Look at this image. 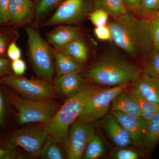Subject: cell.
Here are the masks:
<instances>
[{"label": "cell", "mask_w": 159, "mask_h": 159, "mask_svg": "<svg viewBox=\"0 0 159 159\" xmlns=\"http://www.w3.org/2000/svg\"><path fill=\"white\" fill-rule=\"evenodd\" d=\"M11 65L9 60L0 57V79L10 75L11 70Z\"/></svg>", "instance_id": "cell-34"}, {"label": "cell", "mask_w": 159, "mask_h": 159, "mask_svg": "<svg viewBox=\"0 0 159 159\" xmlns=\"http://www.w3.org/2000/svg\"><path fill=\"white\" fill-rule=\"evenodd\" d=\"M142 74L141 69L122 55L108 51L86 71L85 77L96 84L115 87L136 81Z\"/></svg>", "instance_id": "cell-2"}, {"label": "cell", "mask_w": 159, "mask_h": 159, "mask_svg": "<svg viewBox=\"0 0 159 159\" xmlns=\"http://www.w3.org/2000/svg\"><path fill=\"white\" fill-rule=\"evenodd\" d=\"M14 152L11 150H5L0 149V159L10 158L14 157Z\"/></svg>", "instance_id": "cell-39"}, {"label": "cell", "mask_w": 159, "mask_h": 159, "mask_svg": "<svg viewBox=\"0 0 159 159\" xmlns=\"http://www.w3.org/2000/svg\"><path fill=\"white\" fill-rule=\"evenodd\" d=\"M7 56L11 61L20 59L22 56L21 51L16 43L13 42L8 46L7 50Z\"/></svg>", "instance_id": "cell-32"}, {"label": "cell", "mask_w": 159, "mask_h": 159, "mask_svg": "<svg viewBox=\"0 0 159 159\" xmlns=\"http://www.w3.org/2000/svg\"><path fill=\"white\" fill-rule=\"evenodd\" d=\"M8 39L5 34H0V57H3L7 52Z\"/></svg>", "instance_id": "cell-36"}, {"label": "cell", "mask_w": 159, "mask_h": 159, "mask_svg": "<svg viewBox=\"0 0 159 159\" xmlns=\"http://www.w3.org/2000/svg\"><path fill=\"white\" fill-rule=\"evenodd\" d=\"M48 134L43 128L28 127L15 132L7 140L10 150L21 147L33 157H39Z\"/></svg>", "instance_id": "cell-9"}, {"label": "cell", "mask_w": 159, "mask_h": 159, "mask_svg": "<svg viewBox=\"0 0 159 159\" xmlns=\"http://www.w3.org/2000/svg\"><path fill=\"white\" fill-rule=\"evenodd\" d=\"M112 40L131 57L148 56L154 48L151 20L126 14L108 25Z\"/></svg>", "instance_id": "cell-1"}, {"label": "cell", "mask_w": 159, "mask_h": 159, "mask_svg": "<svg viewBox=\"0 0 159 159\" xmlns=\"http://www.w3.org/2000/svg\"><path fill=\"white\" fill-rule=\"evenodd\" d=\"M9 0H0V24L6 25L9 22Z\"/></svg>", "instance_id": "cell-30"}, {"label": "cell", "mask_w": 159, "mask_h": 159, "mask_svg": "<svg viewBox=\"0 0 159 159\" xmlns=\"http://www.w3.org/2000/svg\"><path fill=\"white\" fill-rule=\"evenodd\" d=\"M56 77L70 73H79L84 69L83 64L53 49Z\"/></svg>", "instance_id": "cell-18"}, {"label": "cell", "mask_w": 159, "mask_h": 159, "mask_svg": "<svg viewBox=\"0 0 159 159\" xmlns=\"http://www.w3.org/2000/svg\"><path fill=\"white\" fill-rule=\"evenodd\" d=\"M5 104L2 95L0 92V125L2 126L5 121Z\"/></svg>", "instance_id": "cell-37"}, {"label": "cell", "mask_w": 159, "mask_h": 159, "mask_svg": "<svg viewBox=\"0 0 159 159\" xmlns=\"http://www.w3.org/2000/svg\"><path fill=\"white\" fill-rule=\"evenodd\" d=\"M136 99L142 112V116L148 121L159 111V105H156L144 98L134 87L129 91Z\"/></svg>", "instance_id": "cell-22"}, {"label": "cell", "mask_w": 159, "mask_h": 159, "mask_svg": "<svg viewBox=\"0 0 159 159\" xmlns=\"http://www.w3.org/2000/svg\"><path fill=\"white\" fill-rule=\"evenodd\" d=\"M157 47V48H159V47Z\"/></svg>", "instance_id": "cell-41"}, {"label": "cell", "mask_w": 159, "mask_h": 159, "mask_svg": "<svg viewBox=\"0 0 159 159\" xmlns=\"http://www.w3.org/2000/svg\"><path fill=\"white\" fill-rule=\"evenodd\" d=\"M151 29L154 47H159V20H151Z\"/></svg>", "instance_id": "cell-35"}, {"label": "cell", "mask_w": 159, "mask_h": 159, "mask_svg": "<svg viewBox=\"0 0 159 159\" xmlns=\"http://www.w3.org/2000/svg\"><path fill=\"white\" fill-rule=\"evenodd\" d=\"M102 125L110 139L117 147L129 146L133 143L128 132L112 114L104 118Z\"/></svg>", "instance_id": "cell-12"}, {"label": "cell", "mask_w": 159, "mask_h": 159, "mask_svg": "<svg viewBox=\"0 0 159 159\" xmlns=\"http://www.w3.org/2000/svg\"><path fill=\"white\" fill-rule=\"evenodd\" d=\"M1 83L13 89L20 96L34 100H55L57 95L50 81L41 79H29L22 76L9 75L0 80Z\"/></svg>", "instance_id": "cell-6"}, {"label": "cell", "mask_w": 159, "mask_h": 159, "mask_svg": "<svg viewBox=\"0 0 159 159\" xmlns=\"http://www.w3.org/2000/svg\"><path fill=\"white\" fill-rule=\"evenodd\" d=\"M128 85L129 83L123 84L97 91L89 99L77 120L92 123L104 116L108 112L114 98Z\"/></svg>", "instance_id": "cell-7"}, {"label": "cell", "mask_w": 159, "mask_h": 159, "mask_svg": "<svg viewBox=\"0 0 159 159\" xmlns=\"http://www.w3.org/2000/svg\"><path fill=\"white\" fill-rule=\"evenodd\" d=\"M92 85H84L76 94L69 97L50 120L43 123V129L51 139L63 145L71 125L77 120L87 102L100 89Z\"/></svg>", "instance_id": "cell-3"}, {"label": "cell", "mask_w": 159, "mask_h": 159, "mask_svg": "<svg viewBox=\"0 0 159 159\" xmlns=\"http://www.w3.org/2000/svg\"><path fill=\"white\" fill-rule=\"evenodd\" d=\"M62 1V0H40L35 10L36 15L42 16Z\"/></svg>", "instance_id": "cell-28"}, {"label": "cell", "mask_w": 159, "mask_h": 159, "mask_svg": "<svg viewBox=\"0 0 159 159\" xmlns=\"http://www.w3.org/2000/svg\"><path fill=\"white\" fill-rule=\"evenodd\" d=\"M94 6L95 9H102L114 17L128 13L124 0H94Z\"/></svg>", "instance_id": "cell-20"}, {"label": "cell", "mask_w": 159, "mask_h": 159, "mask_svg": "<svg viewBox=\"0 0 159 159\" xmlns=\"http://www.w3.org/2000/svg\"><path fill=\"white\" fill-rule=\"evenodd\" d=\"M59 145L56 141L48 136L40 152L39 157L44 159H64V156Z\"/></svg>", "instance_id": "cell-24"}, {"label": "cell", "mask_w": 159, "mask_h": 159, "mask_svg": "<svg viewBox=\"0 0 159 159\" xmlns=\"http://www.w3.org/2000/svg\"><path fill=\"white\" fill-rule=\"evenodd\" d=\"M109 15L102 9H96L89 14L91 22L96 27L106 25L108 19Z\"/></svg>", "instance_id": "cell-27"}, {"label": "cell", "mask_w": 159, "mask_h": 159, "mask_svg": "<svg viewBox=\"0 0 159 159\" xmlns=\"http://www.w3.org/2000/svg\"><path fill=\"white\" fill-rule=\"evenodd\" d=\"M79 37L80 32L78 28L69 25L58 26L47 35L48 42L54 48L65 45Z\"/></svg>", "instance_id": "cell-17"}, {"label": "cell", "mask_w": 159, "mask_h": 159, "mask_svg": "<svg viewBox=\"0 0 159 159\" xmlns=\"http://www.w3.org/2000/svg\"><path fill=\"white\" fill-rule=\"evenodd\" d=\"M111 111L128 115L142 116L141 109L136 99L129 92L124 90L117 94L112 100Z\"/></svg>", "instance_id": "cell-16"}, {"label": "cell", "mask_w": 159, "mask_h": 159, "mask_svg": "<svg viewBox=\"0 0 159 159\" xmlns=\"http://www.w3.org/2000/svg\"><path fill=\"white\" fill-rule=\"evenodd\" d=\"M35 1H37V0H35Z\"/></svg>", "instance_id": "cell-42"}, {"label": "cell", "mask_w": 159, "mask_h": 159, "mask_svg": "<svg viewBox=\"0 0 159 159\" xmlns=\"http://www.w3.org/2000/svg\"><path fill=\"white\" fill-rule=\"evenodd\" d=\"M34 5L30 0H9V22L14 25H20L31 17Z\"/></svg>", "instance_id": "cell-14"}, {"label": "cell", "mask_w": 159, "mask_h": 159, "mask_svg": "<svg viewBox=\"0 0 159 159\" xmlns=\"http://www.w3.org/2000/svg\"><path fill=\"white\" fill-rule=\"evenodd\" d=\"M111 113L128 132L133 143L139 146L143 145L147 128V120L142 116L128 115L117 111H111Z\"/></svg>", "instance_id": "cell-11"}, {"label": "cell", "mask_w": 159, "mask_h": 159, "mask_svg": "<svg viewBox=\"0 0 159 159\" xmlns=\"http://www.w3.org/2000/svg\"><path fill=\"white\" fill-rule=\"evenodd\" d=\"M54 49L82 64L86 61L88 57L87 47L80 37L73 40L65 45L54 48Z\"/></svg>", "instance_id": "cell-19"}, {"label": "cell", "mask_w": 159, "mask_h": 159, "mask_svg": "<svg viewBox=\"0 0 159 159\" xmlns=\"http://www.w3.org/2000/svg\"><path fill=\"white\" fill-rule=\"evenodd\" d=\"M29 59L40 78L51 81L55 74L53 49L39 33L31 27L26 28Z\"/></svg>", "instance_id": "cell-4"}, {"label": "cell", "mask_w": 159, "mask_h": 159, "mask_svg": "<svg viewBox=\"0 0 159 159\" xmlns=\"http://www.w3.org/2000/svg\"><path fill=\"white\" fill-rule=\"evenodd\" d=\"M9 102L17 110L18 119L21 124L46 123L61 106L55 100H30L15 94L10 95Z\"/></svg>", "instance_id": "cell-5"}, {"label": "cell", "mask_w": 159, "mask_h": 159, "mask_svg": "<svg viewBox=\"0 0 159 159\" xmlns=\"http://www.w3.org/2000/svg\"><path fill=\"white\" fill-rule=\"evenodd\" d=\"M105 152V145L102 139L95 134L86 147L82 159H98L104 154Z\"/></svg>", "instance_id": "cell-23"}, {"label": "cell", "mask_w": 159, "mask_h": 159, "mask_svg": "<svg viewBox=\"0 0 159 159\" xmlns=\"http://www.w3.org/2000/svg\"><path fill=\"white\" fill-rule=\"evenodd\" d=\"M147 12L148 16L152 18V20L157 19L159 20V9L154 11H144Z\"/></svg>", "instance_id": "cell-40"}, {"label": "cell", "mask_w": 159, "mask_h": 159, "mask_svg": "<svg viewBox=\"0 0 159 159\" xmlns=\"http://www.w3.org/2000/svg\"><path fill=\"white\" fill-rule=\"evenodd\" d=\"M94 33L97 38L100 40H112L110 30L107 25L96 27Z\"/></svg>", "instance_id": "cell-29"}, {"label": "cell", "mask_w": 159, "mask_h": 159, "mask_svg": "<svg viewBox=\"0 0 159 159\" xmlns=\"http://www.w3.org/2000/svg\"><path fill=\"white\" fill-rule=\"evenodd\" d=\"M143 11H154L159 9V0H142L139 8Z\"/></svg>", "instance_id": "cell-33"}, {"label": "cell", "mask_w": 159, "mask_h": 159, "mask_svg": "<svg viewBox=\"0 0 159 159\" xmlns=\"http://www.w3.org/2000/svg\"><path fill=\"white\" fill-rule=\"evenodd\" d=\"M134 86L141 95L149 102L159 105V78L142 74Z\"/></svg>", "instance_id": "cell-15"}, {"label": "cell", "mask_w": 159, "mask_h": 159, "mask_svg": "<svg viewBox=\"0 0 159 159\" xmlns=\"http://www.w3.org/2000/svg\"><path fill=\"white\" fill-rule=\"evenodd\" d=\"M125 5L130 8L136 9L139 8L142 0H124Z\"/></svg>", "instance_id": "cell-38"}, {"label": "cell", "mask_w": 159, "mask_h": 159, "mask_svg": "<svg viewBox=\"0 0 159 159\" xmlns=\"http://www.w3.org/2000/svg\"><path fill=\"white\" fill-rule=\"evenodd\" d=\"M144 74L159 78V48L154 47L147 56Z\"/></svg>", "instance_id": "cell-25"}, {"label": "cell", "mask_w": 159, "mask_h": 159, "mask_svg": "<svg viewBox=\"0 0 159 159\" xmlns=\"http://www.w3.org/2000/svg\"><path fill=\"white\" fill-rule=\"evenodd\" d=\"M11 65V70L17 76H22L27 69L25 62L21 58L12 61Z\"/></svg>", "instance_id": "cell-31"}, {"label": "cell", "mask_w": 159, "mask_h": 159, "mask_svg": "<svg viewBox=\"0 0 159 159\" xmlns=\"http://www.w3.org/2000/svg\"><path fill=\"white\" fill-rule=\"evenodd\" d=\"M87 11L84 0H65L44 26L74 25L85 17Z\"/></svg>", "instance_id": "cell-10"}, {"label": "cell", "mask_w": 159, "mask_h": 159, "mask_svg": "<svg viewBox=\"0 0 159 159\" xmlns=\"http://www.w3.org/2000/svg\"><path fill=\"white\" fill-rule=\"evenodd\" d=\"M159 142V111L147 121L144 145L148 150L153 149Z\"/></svg>", "instance_id": "cell-21"}, {"label": "cell", "mask_w": 159, "mask_h": 159, "mask_svg": "<svg viewBox=\"0 0 159 159\" xmlns=\"http://www.w3.org/2000/svg\"><path fill=\"white\" fill-rule=\"evenodd\" d=\"M83 84L84 80L79 73H70L56 77L53 85L57 95L68 98L77 93Z\"/></svg>", "instance_id": "cell-13"}, {"label": "cell", "mask_w": 159, "mask_h": 159, "mask_svg": "<svg viewBox=\"0 0 159 159\" xmlns=\"http://www.w3.org/2000/svg\"><path fill=\"white\" fill-rule=\"evenodd\" d=\"M95 134L92 123L76 120L71 125L63 145L69 159H82L86 147Z\"/></svg>", "instance_id": "cell-8"}, {"label": "cell", "mask_w": 159, "mask_h": 159, "mask_svg": "<svg viewBox=\"0 0 159 159\" xmlns=\"http://www.w3.org/2000/svg\"><path fill=\"white\" fill-rule=\"evenodd\" d=\"M110 157L113 159H139L141 157L139 151L129 146H117L111 152Z\"/></svg>", "instance_id": "cell-26"}]
</instances>
